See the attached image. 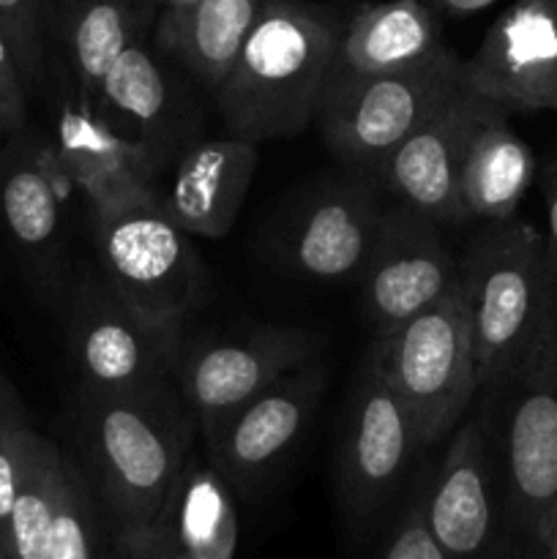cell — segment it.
Segmentation results:
<instances>
[{
    "mask_svg": "<svg viewBox=\"0 0 557 559\" xmlns=\"http://www.w3.org/2000/svg\"><path fill=\"white\" fill-rule=\"evenodd\" d=\"M459 287L473 322L478 396L500 391L557 322V276L541 229L486 224L459 254Z\"/></svg>",
    "mask_w": 557,
    "mask_h": 559,
    "instance_id": "3957f363",
    "label": "cell"
},
{
    "mask_svg": "<svg viewBox=\"0 0 557 559\" xmlns=\"http://www.w3.org/2000/svg\"><path fill=\"white\" fill-rule=\"evenodd\" d=\"M451 47L426 63L325 87L315 123L328 151L355 173L371 175L382 158L462 82Z\"/></svg>",
    "mask_w": 557,
    "mask_h": 559,
    "instance_id": "ba28073f",
    "label": "cell"
},
{
    "mask_svg": "<svg viewBox=\"0 0 557 559\" xmlns=\"http://www.w3.org/2000/svg\"><path fill=\"white\" fill-rule=\"evenodd\" d=\"M320 336L304 328L265 325L244 336L186 342L178 382L197 431L213 445L235 413L287 371L317 360Z\"/></svg>",
    "mask_w": 557,
    "mask_h": 559,
    "instance_id": "8fae6325",
    "label": "cell"
},
{
    "mask_svg": "<svg viewBox=\"0 0 557 559\" xmlns=\"http://www.w3.org/2000/svg\"><path fill=\"white\" fill-rule=\"evenodd\" d=\"M500 473L502 506L519 533L538 540L557 500V322L528 364L481 396Z\"/></svg>",
    "mask_w": 557,
    "mask_h": 559,
    "instance_id": "5b68a950",
    "label": "cell"
},
{
    "mask_svg": "<svg viewBox=\"0 0 557 559\" xmlns=\"http://www.w3.org/2000/svg\"><path fill=\"white\" fill-rule=\"evenodd\" d=\"M158 555H162V559H191L180 549V544L175 540V535L169 533V527L164 522L158 524Z\"/></svg>",
    "mask_w": 557,
    "mask_h": 559,
    "instance_id": "d590c367",
    "label": "cell"
},
{
    "mask_svg": "<svg viewBox=\"0 0 557 559\" xmlns=\"http://www.w3.org/2000/svg\"><path fill=\"white\" fill-rule=\"evenodd\" d=\"M380 559H448L442 555L440 546H437L429 524H426L420 495H415V500L410 502L396 533H393L391 544H388L386 555Z\"/></svg>",
    "mask_w": 557,
    "mask_h": 559,
    "instance_id": "4dcf8cb0",
    "label": "cell"
},
{
    "mask_svg": "<svg viewBox=\"0 0 557 559\" xmlns=\"http://www.w3.org/2000/svg\"><path fill=\"white\" fill-rule=\"evenodd\" d=\"M459 74L502 112H557V0H517Z\"/></svg>",
    "mask_w": 557,
    "mask_h": 559,
    "instance_id": "5bb4252c",
    "label": "cell"
},
{
    "mask_svg": "<svg viewBox=\"0 0 557 559\" xmlns=\"http://www.w3.org/2000/svg\"><path fill=\"white\" fill-rule=\"evenodd\" d=\"M375 353L418 426L420 445L429 451L451 437L478 399V355L462 287L375 338Z\"/></svg>",
    "mask_w": 557,
    "mask_h": 559,
    "instance_id": "277c9868",
    "label": "cell"
},
{
    "mask_svg": "<svg viewBox=\"0 0 557 559\" xmlns=\"http://www.w3.org/2000/svg\"><path fill=\"white\" fill-rule=\"evenodd\" d=\"M257 147L229 134L186 147L162 197L169 218L194 238H224L238 222L257 175Z\"/></svg>",
    "mask_w": 557,
    "mask_h": 559,
    "instance_id": "d6986e66",
    "label": "cell"
},
{
    "mask_svg": "<svg viewBox=\"0 0 557 559\" xmlns=\"http://www.w3.org/2000/svg\"><path fill=\"white\" fill-rule=\"evenodd\" d=\"M91 227L104 282L151 320L183 325L200 304L205 271L162 197L91 213Z\"/></svg>",
    "mask_w": 557,
    "mask_h": 559,
    "instance_id": "52a82bcc",
    "label": "cell"
},
{
    "mask_svg": "<svg viewBox=\"0 0 557 559\" xmlns=\"http://www.w3.org/2000/svg\"><path fill=\"white\" fill-rule=\"evenodd\" d=\"M347 16L309 0H260L233 71L213 93L224 131L262 145L315 123Z\"/></svg>",
    "mask_w": 557,
    "mask_h": 559,
    "instance_id": "7a4b0ae2",
    "label": "cell"
},
{
    "mask_svg": "<svg viewBox=\"0 0 557 559\" xmlns=\"http://www.w3.org/2000/svg\"><path fill=\"white\" fill-rule=\"evenodd\" d=\"M322 393L325 369L317 360L278 377L244 404L208 445L216 473L233 489L254 495L306 435Z\"/></svg>",
    "mask_w": 557,
    "mask_h": 559,
    "instance_id": "ac0fdd59",
    "label": "cell"
},
{
    "mask_svg": "<svg viewBox=\"0 0 557 559\" xmlns=\"http://www.w3.org/2000/svg\"><path fill=\"white\" fill-rule=\"evenodd\" d=\"M538 544L546 549V557L557 559V500H555V506L549 508V513H546L544 524H541Z\"/></svg>",
    "mask_w": 557,
    "mask_h": 559,
    "instance_id": "e575fe53",
    "label": "cell"
},
{
    "mask_svg": "<svg viewBox=\"0 0 557 559\" xmlns=\"http://www.w3.org/2000/svg\"><path fill=\"white\" fill-rule=\"evenodd\" d=\"M424 516L448 559H486L500 524V473L486 415L473 413L453 429L451 445L420 491Z\"/></svg>",
    "mask_w": 557,
    "mask_h": 559,
    "instance_id": "2e32d148",
    "label": "cell"
},
{
    "mask_svg": "<svg viewBox=\"0 0 557 559\" xmlns=\"http://www.w3.org/2000/svg\"><path fill=\"white\" fill-rule=\"evenodd\" d=\"M420 445L418 426L382 371L375 347L366 355L339 440V497L353 524H369L404 486Z\"/></svg>",
    "mask_w": 557,
    "mask_h": 559,
    "instance_id": "30bf717a",
    "label": "cell"
},
{
    "mask_svg": "<svg viewBox=\"0 0 557 559\" xmlns=\"http://www.w3.org/2000/svg\"><path fill=\"white\" fill-rule=\"evenodd\" d=\"M491 107L495 104L459 82L457 91L431 109L371 173L382 194L426 213L442 227L464 224L459 211V167L470 134Z\"/></svg>",
    "mask_w": 557,
    "mask_h": 559,
    "instance_id": "9a60e30c",
    "label": "cell"
},
{
    "mask_svg": "<svg viewBox=\"0 0 557 559\" xmlns=\"http://www.w3.org/2000/svg\"><path fill=\"white\" fill-rule=\"evenodd\" d=\"M96 544L98 519L91 478H87L85 469L66 453L58 511H55L47 559H96Z\"/></svg>",
    "mask_w": 557,
    "mask_h": 559,
    "instance_id": "4316f807",
    "label": "cell"
},
{
    "mask_svg": "<svg viewBox=\"0 0 557 559\" xmlns=\"http://www.w3.org/2000/svg\"><path fill=\"white\" fill-rule=\"evenodd\" d=\"M66 186L55 153L20 145L0 164V216L16 249L47 284L66 278Z\"/></svg>",
    "mask_w": 557,
    "mask_h": 559,
    "instance_id": "44dd1931",
    "label": "cell"
},
{
    "mask_svg": "<svg viewBox=\"0 0 557 559\" xmlns=\"http://www.w3.org/2000/svg\"><path fill=\"white\" fill-rule=\"evenodd\" d=\"M0 25L20 60L27 91L47 82L49 69V0H0Z\"/></svg>",
    "mask_w": 557,
    "mask_h": 559,
    "instance_id": "83f0119b",
    "label": "cell"
},
{
    "mask_svg": "<svg viewBox=\"0 0 557 559\" xmlns=\"http://www.w3.org/2000/svg\"><path fill=\"white\" fill-rule=\"evenodd\" d=\"M194 415L178 382L140 393L76 399V440L87 478L107 502L120 535L158 527L194 445Z\"/></svg>",
    "mask_w": 557,
    "mask_h": 559,
    "instance_id": "6da1fadb",
    "label": "cell"
},
{
    "mask_svg": "<svg viewBox=\"0 0 557 559\" xmlns=\"http://www.w3.org/2000/svg\"><path fill=\"white\" fill-rule=\"evenodd\" d=\"M47 74L55 76V162L82 191L91 213L158 197L137 153L76 85L63 60L49 58Z\"/></svg>",
    "mask_w": 557,
    "mask_h": 559,
    "instance_id": "e0dca14e",
    "label": "cell"
},
{
    "mask_svg": "<svg viewBox=\"0 0 557 559\" xmlns=\"http://www.w3.org/2000/svg\"><path fill=\"white\" fill-rule=\"evenodd\" d=\"M0 136H3V134H0Z\"/></svg>",
    "mask_w": 557,
    "mask_h": 559,
    "instance_id": "f35d334b",
    "label": "cell"
},
{
    "mask_svg": "<svg viewBox=\"0 0 557 559\" xmlns=\"http://www.w3.org/2000/svg\"><path fill=\"white\" fill-rule=\"evenodd\" d=\"M38 431L27 420L25 407L9 385H0V546L9 527L11 506Z\"/></svg>",
    "mask_w": 557,
    "mask_h": 559,
    "instance_id": "f1b7e54d",
    "label": "cell"
},
{
    "mask_svg": "<svg viewBox=\"0 0 557 559\" xmlns=\"http://www.w3.org/2000/svg\"><path fill=\"white\" fill-rule=\"evenodd\" d=\"M120 559H162L158 555V527L140 535H120Z\"/></svg>",
    "mask_w": 557,
    "mask_h": 559,
    "instance_id": "d6a6232c",
    "label": "cell"
},
{
    "mask_svg": "<svg viewBox=\"0 0 557 559\" xmlns=\"http://www.w3.org/2000/svg\"><path fill=\"white\" fill-rule=\"evenodd\" d=\"M107 123L137 153L153 180L194 145L200 104L191 76L147 41V33L129 44L109 66L98 93Z\"/></svg>",
    "mask_w": 557,
    "mask_h": 559,
    "instance_id": "7c38bea8",
    "label": "cell"
},
{
    "mask_svg": "<svg viewBox=\"0 0 557 559\" xmlns=\"http://www.w3.org/2000/svg\"><path fill=\"white\" fill-rule=\"evenodd\" d=\"M431 9L440 16H453V20H464L470 14H478V11L489 9L497 0H426Z\"/></svg>",
    "mask_w": 557,
    "mask_h": 559,
    "instance_id": "836d02e7",
    "label": "cell"
},
{
    "mask_svg": "<svg viewBox=\"0 0 557 559\" xmlns=\"http://www.w3.org/2000/svg\"><path fill=\"white\" fill-rule=\"evenodd\" d=\"M151 0H49V41L76 85L98 104L109 66L147 33Z\"/></svg>",
    "mask_w": 557,
    "mask_h": 559,
    "instance_id": "603a6c76",
    "label": "cell"
},
{
    "mask_svg": "<svg viewBox=\"0 0 557 559\" xmlns=\"http://www.w3.org/2000/svg\"><path fill=\"white\" fill-rule=\"evenodd\" d=\"M169 5H183V3H191V0H167Z\"/></svg>",
    "mask_w": 557,
    "mask_h": 559,
    "instance_id": "8d00e7d4",
    "label": "cell"
},
{
    "mask_svg": "<svg viewBox=\"0 0 557 559\" xmlns=\"http://www.w3.org/2000/svg\"><path fill=\"white\" fill-rule=\"evenodd\" d=\"M544 249L557 276V158L544 169Z\"/></svg>",
    "mask_w": 557,
    "mask_h": 559,
    "instance_id": "1f68e13d",
    "label": "cell"
},
{
    "mask_svg": "<svg viewBox=\"0 0 557 559\" xmlns=\"http://www.w3.org/2000/svg\"><path fill=\"white\" fill-rule=\"evenodd\" d=\"M63 456L66 453L47 437L38 435L33 440L5 527L3 551L9 559H47L63 478Z\"/></svg>",
    "mask_w": 557,
    "mask_h": 559,
    "instance_id": "484cf974",
    "label": "cell"
},
{
    "mask_svg": "<svg viewBox=\"0 0 557 559\" xmlns=\"http://www.w3.org/2000/svg\"><path fill=\"white\" fill-rule=\"evenodd\" d=\"M442 49L446 41L440 14L426 0H382L364 5L347 16L325 87L413 69Z\"/></svg>",
    "mask_w": 557,
    "mask_h": 559,
    "instance_id": "ffe728a7",
    "label": "cell"
},
{
    "mask_svg": "<svg viewBox=\"0 0 557 559\" xmlns=\"http://www.w3.org/2000/svg\"><path fill=\"white\" fill-rule=\"evenodd\" d=\"M260 11V0H191L158 16V52L178 63L208 93L227 80Z\"/></svg>",
    "mask_w": 557,
    "mask_h": 559,
    "instance_id": "cb8c5ba5",
    "label": "cell"
},
{
    "mask_svg": "<svg viewBox=\"0 0 557 559\" xmlns=\"http://www.w3.org/2000/svg\"><path fill=\"white\" fill-rule=\"evenodd\" d=\"M27 85L14 47L0 25V134H20L27 118Z\"/></svg>",
    "mask_w": 557,
    "mask_h": 559,
    "instance_id": "f546056e",
    "label": "cell"
},
{
    "mask_svg": "<svg viewBox=\"0 0 557 559\" xmlns=\"http://www.w3.org/2000/svg\"><path fill=\"white\" fill-rule=\"evenodd\" d=\"M162 522L191 559L235 557L238 516L229 497V484L213 464L202 467L189 459Z\"/></svg>",
    "mask_w": 557,
    "mask_h": 559,
    "instance_id": "d4e9b609",
    "label": "cell"
},
{
    "mask_svg": "<svg viewBox=\"0 0 557 559\" xmlns=\"http://www.w3.org/2000/svg\"><path fill=\"white\" fill-rule=\"evenodd\" d=\"M66 344L80 391L140 393L173 385L183 325L158 322L126 304L96 271L71 284Z\"/></svg>",
    "mask_w": 557,
    "mask_h": 559,
    "instance_id": "8992f818",
    "label": "cell"
},
{
    "mask_svg": "<svg viewBox=\"0 0 557 559\" xmlns=\"http://www.w3.org/2000/svg\"><path fill=\"white\" fill-rule=\"evenodd\" d=\"M382 197L377 180L355 169L304 191L268 235L273 262L304 282H358L386 211Z\"/></svg>",
    "mask_w": 557,
    "mask_h": 559,
    "instance_id": "9c48e42d",
    "label": "cell"
},
{
    "mask_svg": "<svg viewBox=\"0 0 557 559\" xmlns=\"http://www.w3.org/2000/svg\"><path fill=\"white\" fill-rule=\"evenodd\" d=\"M0 559H9V557H5V551H3V546H0Z\"/></svg>",
    "mask_w": 557,
    "mask_h": 559,
    "instance_id": "74e56055",
    "label": "cell"
},
{
    "mask_svg": "<svg viewBox=\"0 0 557 559\" xmlns=\"http://www.w3.org/2000/svg\"><path fill=\"white\" fill-rule=\"evenodd\" d=\"M533 180V147L511 129L508 112L491 107L470 134L459 167V211L464 224L513 218Z\"/></svg>",
    "mask_w": 557,
    "mask_h": 559,
    "instance_id": "7402d4cb",
    "label": "cell"
},
{
    "mask_svg": "<svg viewBox=\"0 0 557 559\" xmlns=\"http://www.w3.org/2000/svg\"><path fill=\"white\" fill-rule=\"evenodd\" d=\"M457 284L459 254L448 249L442 224L402 202L386 205L358 278L360 306L375 338L402 328Z\"/></svg>",
    "mask_w": 557,
    "mask_h": 559,
    "instance_id": "4fadbf2b",
    "label": "cell"
}]
</instances>
